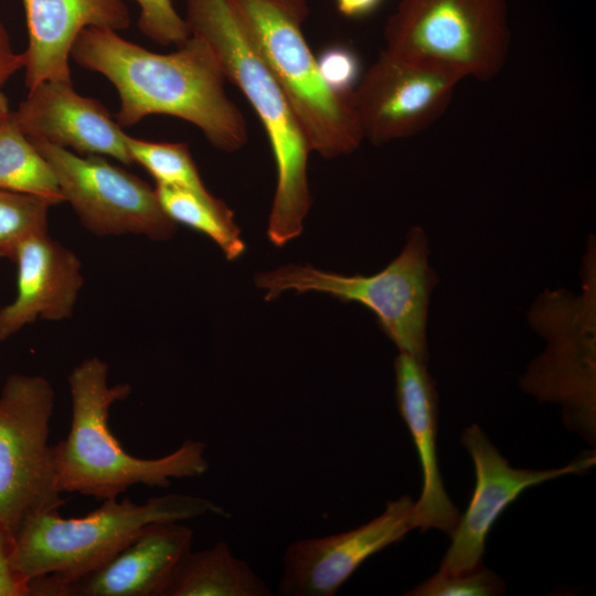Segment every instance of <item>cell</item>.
Masks as SVG:
<instances>
[{"label": "cell", "instance_id": "24", "mask_svg": "<svg viewBox=\"0 0 596 596\" xmlns=\"http://www.w3.org/2000/svg\"><path fill=\"white\" fill-rule=\"evenodd\" d=\"M504 594L503 581L482 564L460 573L437 572L407 592L408 596H496Z\"/></svg>", "mask_w": 596, "mask_h": 596}, {"label": "cell", "instance_id": "8", "mask_svg": "<svg viewBox=\"0 0 596 596\" xmlns=\"http://www.w3.org/2000/svg\"><path fill=\"white\" fill-rule=\"evenodd\" d=\"M584 294L546 291L529 319L547 342L531 362L521 387L540 401L562 406L565 424L589 443L595 440V252L588 246Z\"/></svg>", "mask_w": 596, "mask_h": 596}, {"label": "cell", "instance_id": "5", "mask_svg": "<svg viewBox=\"0 0 596 596\" xmlns=\"http://www.w3.org/2000/svg\"><path fill=\"white\" fill-rule=\"evenodd\" d=\"M227 2L286 95L311 152L332 159L356 150L364 137L352 94L324 84L302 33L308 0Z\"/></svg>", "mask_w": 596, "mask_h": 596}, {"label": "cell", "instance_id": "25", "mask_svg": "<svg viewBox=\"0 0 596 596\" xmlns=\"http://www.w3.org/2000/svg\"><path fill=\"white\" fill-rule=\"evenodd\" d=\"M134 1L140 7L138 28L152 42L178 46L191 35L185 19L177 12L171 0Z\"/></svg>", "mask_w": 596, "mask_h": 596}, {"label": "cell", "instance_id": "6", "mask_svg": "<svg viewBox=\"0 0 596 596\" xmlns=\"http://www.w3.org/2000/svg\"><path fill=\"white\" fill-rule=\"evenodd\" d=\"M436 283L437 277L428 265L427 236L418 226L409 231L398 256L370 276H348L294 264L255 276L256 286L266 291V300L295 290L323 292L363 305L375 315L400 352L424 362L429 297Z\"/></svg>", "mask_w": 596, "mask_h": 596}, {"label": "cell", "instance_id": "18", "mask_svg": "<svg viewBox=\"0 0 596 596\" xmlns=\"http://www.w3.org/2000/svg\"><path fill=\"white\" fill-rule=\"evenodd\" d=\"M192 542L185 524L150 523L105 565L72 583L68 596H163Z\"/></svg>", "mask_w": 596, "mask_h": 596}, {"label": "cell", "instance_id": "28", "mask_svg": "<svg viewBox=\"0 0 596 596\" xmlns=\"http://www.w3.org/2000/svg\"><path fill=\"white\" fill-rule=\"evenodd\" d=\"M24 66V52L15 53L13 51L7 30L0 21V88L14 73Z\"/></svg>", "mask_w": 596, "mask_h": 596}, {"label": "cell", "instance_id": "17", "mask_svg": "<svg viewBox=\"0 0 596 596\" xmlns=\"http://www.w3.org/2000/svg\"><path fill=\"white\" fill-rule=\"evenodd\" d=\"M394 371L397 408L412 436L423 475L422 493L413 507L414 526L422 531L437 529L451 535L460 515L447 496L437 462L438 411L434 380L424 361L403 352L394 360Z\"/></svg>", "mask_w": 596, "mask_h": 596}, {"label": "cell", "instance_id": "15", "mask_svg": "<svg viewBox=\"0 0 596 596\" xmlns=\"http://www.w3.org/2000/svg\"><path fill=\"white\" fill-rule=\"evenodd\" d=\"M13 262L17 264V295L0 309L1 342L39 319L71 318L84 285L78 256L53 240L49 232L25 240Z\"/></svg>", "mask_w": 596, "mask_h": 596}, {"label": "cell", "instance_id": "9", "mask_svg": "<svg viewBox=\"0 0 596 596\" xmlns=\"http://www.w3.org/2000/svg\"><path fill=\"white\" fill-rule=\"evenodd\" d=\"M54 390L36 374H11L0 391V524L14 538L34 513L58 511L54 447L49 444Z\"/></svg>", "mask_w": 596, "mask_h": 596}, {"label": "cell", "instance_id": "10", "mask_svg": "<svg viewBox=\"0 0 596 596\" xmlns=\"http://www.w3.org/2000/svg\"><path fill=\"white\" fill-rule=\"evenodd\" d=\"M30 141L52 168L64 201L97 236L141 235L153 241L177 231L155 188L102 156H82L42 140Z\"/></svg>", "mask_w": 596, "mask_h": 596}, {"label": "cell", "instance_id": "7", "mask_svg": "<svg viewBox=\"0 0 596 596\" xmlns=\"http://www.w3.org/2000/svg\"><path fill=\"white\" fill-rule=\"evenodd\" d=\"M385 50L413 64L486 82L510 46L507 0H401L384 28Z\"/></svg>", "mask_w": 596, "mask_h": 596}, {"label": "cell", "instance_id": "1", "mask_svg": "<svg viewBox=\"0 0 596 596\" xmlns=\"http://www.w3.org/2000/svg\"><path fill=\"white\" fill-rule=\"evenodd\" d=\"M71 57L104 75L117 89L121 127L161 114L196 126L219 150L234 152L248 139L247 123L225 92V76L210 46L190 35L177 50L160 54L121 38L116 31L86 28Z\"/></svg>", "mask_w": 596, "mask_h": 596}, {"label": "cell", "instance_id": "14", "mask_svg": "<svg viewBox=\"0 0 596 596\" xmlns=\"http://www.w3.org/2000/svg\"><path fill=\"white\" fill-rule=\"evenodd\" d=\"M21 131L82 156H108L131 166L123 127L97 99L79 95L72 83L42 82L12 111Z\"/></svg>", "mask_w": 596, "mask_h": 596}, {"label": "cell", "instance_id": "20", "mask_svg": "<svg viewBox=\"0 0 596 596\" xmlns=\"http://www.w3.org/2000/svg\"><path fill=\"white\" fill-rule=\"evenodd\" d=\"M0 189L35 195L51 205L65 202L52 168L11 110L0 119Z\"/></svg>", "mask_w": 596, "mask_h": 596}, {"label": "cell", "instance_id": "4", "mask_svg": "<svg viewBox=\"0 0 596 596\" xmlns=\"http://www.w3.org/2000/svg\"><path fill=\"white\" fill-rule=\"evenodd\" d=\"M190 34L214 53L225 76L245 96L265 128L277 170L267 235L284 246L302 231L312 203L308 184L311 153L305 134L270 70L227 0H187Z\"/></svg>", "mask_w": 596, "mask_h": 596}, {"label": "cell", "instance_id": "21", "mask_svg": "<svg viewBox=\"0 0 596 596\" xmlns=\"http://www.w3.org/2000/svg\"><path fill=\"white\" fill-rule=\"evenodd\" d=\"M161 209L177 224H183L210 237L227 259L238 258L245 251L233 212L212 194L164 184H156Z\"/></svg>", "mask_w": 596, "mask_h": 596}, {"label": "cell", "instance_id": "12", "mask_svg": "<svg viewBox=\"0 0 596 596\" xmlns=\"http://www.w3.org/2000/svg\"><path fill=\"white\" fill-rule=\"evenodd\" d=\"M461 444L473 461L476 483L468 508L459 518L450 535L451 544L441 560L439 571L445 573L466 572L482 564L492 525L524 490L566 475H582L596 464L593 453L561 468H513L476 424L464 430Z\"/></svg>", "mask_w": 596, "mask_h": 596}, {"label": "cell", "instance_id": "13", "mask_svg": "<svg viewBox=\"0 0 596 596\" xmlns=\"http://www.w3.org/2000/svg\"><path fill=\"white\" fill-rule=\"evenodd\" d=\"M413 507L412 498L403 494L387 502L379 517L359 528L294 542L284 555L279 594L336 595L364 561L415 529Z\"/></svg>", "mask_w": 596, "mask_h": 596}, {"label": "cell", "instance_id": "29", "mask_svg": "<svg viewBox=\"0 0 596 596\" xmlns=\"http://www.w3.org/2000/svg\"><path fill=\"white\" fill-rule=\"evenodd\" d=\"M338 11L348 18H361L373 12L381 0H334Z\"/></svg>", "mask_w": 596, "mask_h": 596}, {"label": "cell", "instance_id": "22", "mask_svg": "<svg viewBox=\"0 0 596 596\" xmlns=\"http://www.w3.org/2000/svg\"><path fill=\"white\" fill-rule=\"evenodd\" d=\"M126 145L132 161L147 170L157 184L183 188L203 195L211 194L185 143L155 142L127 135Z\"/></svg>", "mask_w": 596, "mask_h": 596}, {"label": "cell", "instance_id": "30", "mask_svg": "<svg viewBox=\"0 0 596 596\" xmlns=\"http://www.w3.org/2000/svg\"><path fill=\"white\" fill-rule=\"evenodd\" d=\"M10 111L7 97L0 92V119Z\"/></svg>", "mask_w": 596, "mask_h": 596}, {"label": "cell", "instance_id": "3", "mask_svg": "<svg viewBox=\"0 0 596 596\" xmlns=\"http://www.w3.org/2000/svg\"><path fill=\"white\" fill-rule=\"evenodd\" d=\"M72 418L67 436L53 445L56 487L62 494L78 493L96 500L119 498L143 485L167 488L171 480L195 478L209 469L206 445L188 439L174 451L152 459L131 456L114 436L109 411L128 398V383L108 384V364L98 356L79 362L70 373Z\"/></svg>", "mask_w": 596, "mask_h": 596}, {"label": "cell", "instance_id": "2", "mask_svg": "<svg viewBox=\"0 0 596 596\" xmlns=\"http://www.w3.org/2000/svg\"><path fill=\"white\" fill-rule=\"evenodd\" d=\"M207 514L228 515L212 500L184 493L142 503L127 497L107 499L79 518H63L58 511L34 513L13 538L11 561L25 582L32 581L33 596H68L72 583L105 565L146 525Z\"/></svg>", "mask_w": 596, "mask_h": 596}, {"label": "cell", "instance_id": "31", "mask_svg": "<svg viewBox=\"0 0 596 596\" xmlns=\"http://www.w3.org/2000/svg\"><path fill=\"white\" fill-rule=\"evenodd\" d=\"M0 343H1V340H0Z\"/></svg>", "mask_w": 596, "mask_h": 596}, {"label": "cell", "instance_id": "16", "mask_svg": "<svg viewBox=\"0 0 596 596\" xmlns=\"http://www.w3.org/2000/svg\"><path fill=\"white\" fill-rule=\"evenodd\" d=\"M26 29L25 86L42 82L72 83L68 60L86 28L123 31L130 13L123 0H22Z\"/></svg>", "mask_w": 596, "mask_h": 596}, {"label": "cell", "instance_id": "27", "mask_svg": "<svg viewBox=\"0 0 596 596\" xmlns=\"http://www.w3.org/2000/svg\"><path fill=\"white\" fill-rule=\"evenodd\" d=\"M13 538L0 524V596H30V585L11 561Z\"/></svg>", "mask_w": 596, "mask_h": 596}, {"label": "cell", "instance_id": "26", "mask_svg": "<svg viewBox=\"0 0 596 596\" xmlns=\"http://www.w3.org/2000/svg\"><path fill=\"white\" fill-rule=\"evenodd\" d=\"M318 72L334 93L350 95L361 78V64L355 52L341 44L323 49L316 57Z\"/></svg>", "mask_w": 596, "mask_h": 596}, {"label": "cell", "instance_id": "11", "mask_svg": "<svg viewBox=\"0 0 596 596\" xmlns=\"http://www.w3.org/2000/svg\"><path fill=\"white\" fill-rule=\"evenodd\" d=\"M460 81L383 50L352 93L363 137L379 146L419 134L444 114Z\"/></svg>", "mask_w": 596, "mask_h": 596}, {"label": "cell", "instance_id": "19", "mask_svg": "<svg viewBox=\"0 0 596 596\" xmlns=\"http://www.w3.org/2000/svg\"><path fill=\"white\" fill-rule=\"evenodd\" d=\"M270 589L247 562L221 541L190 551L173 574L163 596H268Z\"/></svg>", "mask_w": 596, "mask_h": 596}, {"label": "cell", "instance_id": "23", "mask_svg": "<svg viewBox=\"0 0 596 596\" xmlns=\"http://www.w3.org/2000/svg\"><path fill=\"white\" fill-rule=\"evenodd\" d=\"M50 206L42 198L0 189V257L13 260L25 240L49 232Z\"/></svg>", "mask_w": 596, "mask_h": 596}]
</instances>
